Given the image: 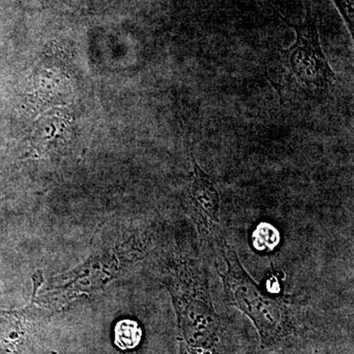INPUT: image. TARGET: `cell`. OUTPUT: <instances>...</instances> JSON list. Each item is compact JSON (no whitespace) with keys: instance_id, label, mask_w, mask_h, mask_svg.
Returning a JSON list of instances; mask_svg holds the SVG:
<instances>
[{"instance_id":"cell-3","label":"cell","mask_w":354,"mask_h":354,"mask_svg":"<svg viewBox=\"0 0 354 354\" xmlns=\"http://www.w3.org/2000/svg\"><path fill=\"white\" fill-rule=\"evenodd\" d=\"M279 234L274 227L262 223L253 234L254 245L258 250H272L279 242Z\"/></svg>"},{"instance_id":"cell-4","label":"cell","mask_w":354,"mask_h":354,"mask_svg":"<svg viewBox=\"0 0 354 354\" xmlns=\"http://www.w3.org/2000/svg\"><path fill=\"white\" fill-rule=\"evenodd\" d=\"M333 2L344 18L351 36H353L354 0H333Z\"/></svg>"},{"instance_id":"cell-1","label":"cell","mask_w":354,"mask_h":354,"mask_svg":"<svg viewBox=\"0 0 354 354\" xmlns=\"http://www.w3.org/2000/svg\"><path fill=\"white\" fill-rule=\"evenodd\" d=\"M305 6L306 17L300 24L288 22L279 15L297 34L295 44L283 51L286 66L305 87L312 92L325 94L335 87L337 78L321 44L318 14L310 0L305 2Z\"/></svg>"},{"instance_id":"cell-5","label":"cell","mask_w":354,"mask_h":354,"mask_svg":"<svg viewBox=\"0 0 354 354\" xmlns=\"http://www.w3.org/2000/svg\"><path fill=\"white\" fill-rule=\"evenodd\" d=\"M41 1H43V0H41Z\"/></svg>"},{"instance_id":"cell-2","label":"cell","mask_w":354,"mask_h":354,"mask_svg":"<svg viewBox=\"0 0 354 354\" xmlns=\"http://www.w3.org/2000/svg\"><path fill=\"white\" fill-rule=\"evenodd\" d=\"M142 339V330L136 321L121 320L114 328V344L122 351L138 346Z\"/></svg>"}]
</instances>
